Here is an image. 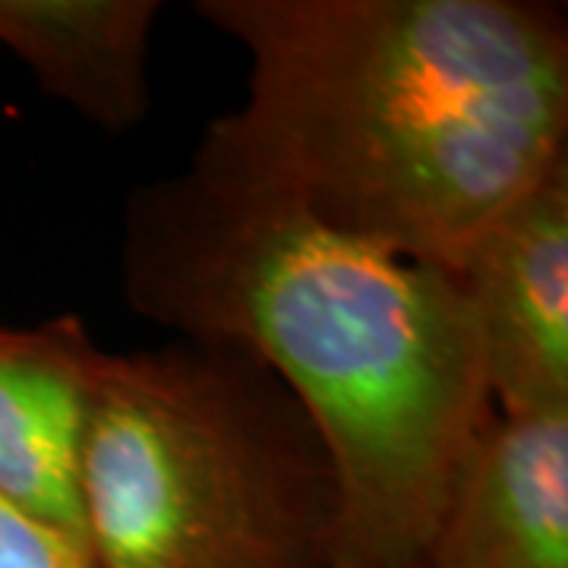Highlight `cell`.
Masks as SVG:
<instances>
[{"mask_svg": "<svg viewBox=\"0 0 568 568\" xmlns=\"http://www.w3.org/2000/svg\"><path fill=\"white\" fill-rule=\"evenodd\" d=\"M250 58L190 168L458 272L568 162L566 13L530 0H200Z\"/></svg>", "mask_w": 568, "mask_h": 568, "instance_id": "1", "label": "cell"}, {"mask_svg": "<svg viewBox=\"0 0 568 568\" xmlns=\"http://www.w3.org/2000/svg\"><path fill=\"white\" fill-rule=\"evenodd\" d=\"M123 291L186 342L253 354L301 402L342 493L328 568H426L496 414L455 272L186 164L130 196Z\"/></svg>", "mask_w": 568, "mask_h": 568, "instance_id": "2", "label": "cell"}, {"mask_svg": "<svg viewBox=\"0 0 568 568\" xmlns=\"http://www.w3.org/2000/svg\"><path fill=\"white\" fill-rule=\"evenodd\" d=\"M99 568H328L338 477L282 379L231 345L104 351L80 452Z\"/></svg>", "mask_w": 568, "mask_h": 568, "instance_id": "3", "label": "cell"}, {"mask_svg": "<svg viewBox=\"0 0 568 568\" xmlns=\"http://www.w3.org/2000/svg\"><path fill=\"white\" fill-rule=\"evenodd\" d=\"M493 407H568V162L489 224L455 272Z\"/></svg>", "mask_w": 568, "mask_h": 568, "instance_id": "4", "label": "cell"}, {"mask_svg": "<svg viewBox=\"0 0 568 568\" xmlns=\"http://www.w3.org/2000/svg\"><path fill=\"white\" fill-rule=\"evenodd\" d=\"M426 568H568V407L493 414L455 477Z\"/></svg>", "mask_w": 568, "mask_h": 568, "instance_id": "5", "label": "cell"}, {"mask_svg": "<svg viewBox=\"0 0 568 568\" xmlns=\"http://www.w3.org/2000/svg\"><path fill=\"white\" fill-rule=\"evenodd\" d=\"M102 357L73 313L0 325V496L80 544L82 429Z\"/></svg>", "mask_w": 568, "mask_h": 568, "instance_id": "6", "label": "cell"}, {"mask_svg": "<svg viewBox=\"0 0 568 568\" xmlns=\"http://www.w3.org/2000/svg\"><path fill=\"white\" fill-rule=\"evenodd\" d=\"M152 0H0V44L39 85L104 130L149 111Z\"/></svg>", "mask_w": 568, "mask_h": 568, "instance_id": "7", "label": "cell"}, {"mask_svg": "<svg viewBox=\"0 0 568 568\" xmlns=\"http://www.w3.org/2000/svg\"><path fill=\"white\" fill-rule=\"evenodd\" d=\"M0 568H99L92 549L0 496Z\"/></svg>", "mask_w": 568, "mask_h": 568, "instance_id": "8", "label": "cell"}]
</instances>
